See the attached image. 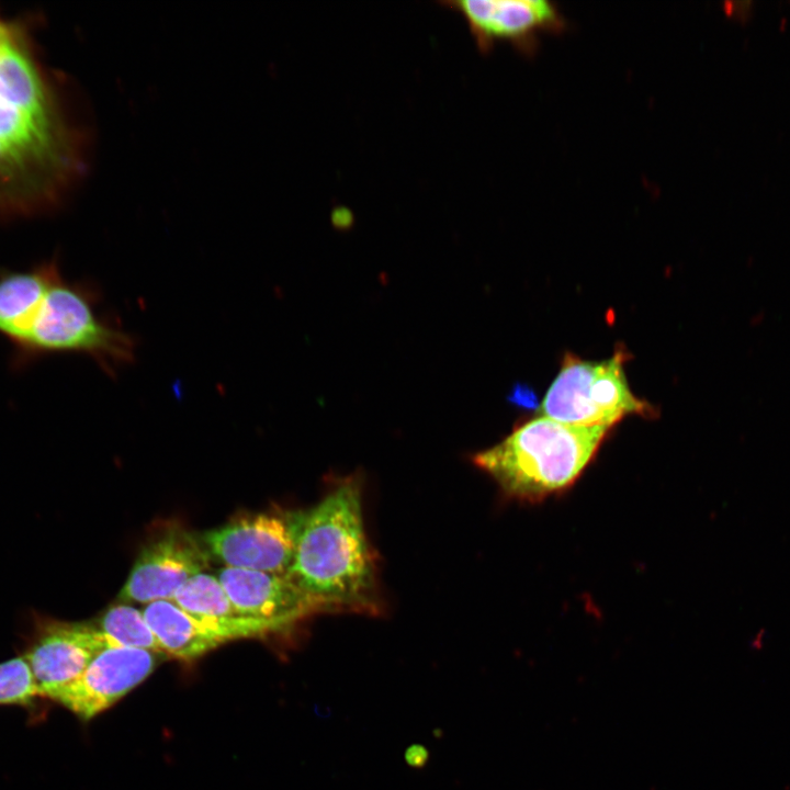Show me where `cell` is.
<instances>
[{"instance_id": "6da1fadb", "label": "cell", "mask_w": 790, "mask_h": 790, "mask_svg": "<svg viewBox=\"0 0 790 790\" xmlns=\"http://www.w3.org/2000/svg\"><path fill=\"white\" fill-rule=\"evenodd\" d=\"M374 563L364 532L361 489L350 479L302 510L287 576L321 611L374 606Z\"/></svg>"}, {"instance_id": "7a4b0ae2", "label": "cell", "mask_w": 790, "mask_h": 790, "mask_svg": "<svg viewBox=\"0 0 790 790\" xmlns=\"http://www.w3.org/2000/svg\"><path fill=\"white\" fill-rule=\"evenodd\" d=\"M100 294L89 281H69L63 272L53 281L20 341L11 347L9 364L23 371L56 354H83L106 374L135 359L136 340L99 311Z\"/></svg>"}, {"instance_id": "3957f363", "label": "cell", "mask_w": 790, "mask_h": 790, "mask_svg": "<svg viewBox=\"0 0 790 790\" xmlns=\"http://www.w3.org/2000/svg\"><path fill=\"white\" fill-rule=\"evenodd\" d=\"M606 426L569 425L542 416L474 456L508 495L540 500L573 484L591 461Z\"/></svg>"}, {"instance_id": "277c9868", "label": "cell", "mask_w": 790, "mask_h": 790, "mask_svg": "<svg viewBox=\"0 0 790 790\" xmlns=\"http://www.w3.org/2000/svg\"><path fill=\"white\" fill-rule=\"evenodd\" d=\"M623 362L622 352L600 362L567 353L542 403L543 416L610 428L627 415L648 413V405L631 392Z\"/></svg>"}, {"instance_id": "5b68a950", "label": "cell", "mask_w": 790, "mask_h": 790, "mask_svg": "<svg viewBox=\"0 0 790 790\" xmlns=\"http://www.w3.org/2000/svg\"><path fill=\"white\" fill-rule=\"evenodd\" d=\"M302 510L247 515L200 535L222 566L286 574L295 551Z\"/></svg>"}, {"instance_id": "8992f818", "label": "cell", "mask_w": 790, "mask_h": 790, "mask_svg": "<svg viewBox=\"0 0 790 790\" xmlns=\"http://www.w3.org/2000/svg\"><path fill=\"white\" fill-rule=\"evenodd\" d=\"M210 561L200 535L179 526L167 527L142 548L117 600L142 605L172 600L184 583L208 567Z\"/></svg>"}, {"instance_id": "52a82bcc", "label": "cell", "mask_w": 790, "mask_h": 790, "mask_svg": "<svg viewBox=\"0 0 790 790\" xmlns=\"http://www.w3.org/2000/svg\"><path fill=\"white\" fill-rule=\"evenodd\" d=\"M161 655L165 654L139 648L106 647L53 700L79 718L90 720L147 678Z\"/></svg>"}, {"instance_id": "ba28073f", "label": "cell", "mask_w": 790, "mask_h": 790, "mask_svg": "<svg viewBox=\"0 0 790 790\" xmlns=\"http://www.w3.org/2000/svg\"><path fill=\"white\" fill-rule=\"evenodd\" d=\"M143 612L161 652L181 659H195L236 639L281 632L270 622L247 617L227 620L198 618L172 600L147 603Z\"/></svg>"}, {"instance_id": "9c48e42d", "label": "cell", "mask_w": 790, "mask_h": 790, "mask_svg": "<svg viewBox=\"0 0 790 790\" xmlns=\"http://www.w3.org/2000/svg\"><path fill=\"white\" fill-rule=\"evenodd\" d=\"M441 4L463 18L482 53H488L498 41L529 50L538 32L562 26L557 9L548 0H460Z\"/></svg>"}, {"instance_id": "30bf717a", "label": "cell", "mask_w": 790, "mask_h": 790, "mask_svg": "<svg viewBox=\"0 0 790 790\" xmlns=\"http://www.w3.org/2000/svg\"><path fill=\"white\" fill-rule=\"evenodd\" d=\"M215 575L241 616L270 622L281 631L321 611L287 574L222 566Z\"/></svg>"}, {"instance_id": "8fae6325", "label": "cell", "mask_w": 790, "mask_h": 790, "mask_svg": "<svg viewBox=\"0 0 790 790\" xmlns=\"http://www.w3.org/2000/svg\"><path fill=\"white\" fill-rule=\"evenodd\" d=\"M114 646L97 628L84 624L52 622L26 653L40 696L53 699L77 679L94 656Z\"/></svg>"}, {"instance_id": "7c38bea8", "label": "cell", "mask_w": 790, "mask_h": 790, "mask_svg": "<svg viewBox=\"0 0 790 790\" xmlns=\"http://www.w3.org/2000/svg\"><path fill=\"white\" fill-rule=\"evenodd\" d=\"M61 273L57 258L25 269H0V336L20 341L53 281Z\"/></svg>"}, {"instance_id": "4fadbf2b", "label": "cell", "mask_w": 790, "mask_h": 790, "mask_svg": "<svg viewBox=\"0 0 790 790\" xmlns=\"http://www.w3.org/2000/svg\"><path fill=\"white\" fill-rule=\"evenodd\" d=\"M0 101L48 125L41 81L32 63L13 44L0 56Z\"/></svg>"}, {"instance_id": "5bb4252c", "label": "cell", "mask_w": 790, "mask_h": 790, "mask_svg": "<svg viewBox=\"0 0 790 790\" xmlns=\"http://www.w3.org/2000/svg\"><path fill=\"white\" fill-rule=\"evenodd\" d=\"M172 601L198 618L227 620L244 617L232 603L216 575L206 572L199 573L184 583Z\"/></svg>"}, {"instance_id": "9a60e30c", "label": "cell", "mask_w": 790, "mask_h": 790, "mask_svg": "<svg viewBox=\"0 0 790 790\" xmlns=\"http://www.w3.org/2000/svg\"><path fill=\"white\" fill-rule=\"evenodd\" d=\"M114 646L161 653L143 609L121 602L110 607L100 618L99 628Z\"/></svg>"}, {"instance_id": "2e32d148", "label": "cell", "mask_w": 790, "mask_h": 790, "mask_svg": "<svg viewBox=\"0 0 790 790\" xmlns=\"http://www.w3.org/2000/svg\"><path fill=\"white\" fill-rule=\"evenodd\" d=\"M48 135V125L0 101V139L18 156L29 149L45 148Z\"/></svg>"}, {"instance_id": "e0dca14e", "label": "cell", "mask_w": 790, "mask_h": 790, "mask_svg": "<svg viewBox=\"0 0 790 790\" xmlns=\"http://www.w3.org/2000/svg\"><path fill=\"white\" fill-rule=\"evenodd\" d=\"M40 690L25 656L0 664V704H27Z\"/></svg>"}, {"instance_id": "ac0fdd59", "label": "cell", "mask_w": 790, "mask_h": 790, "mask_svg": "<svg viewBox=\"0 0 790 790\" xmlns=\"http://www.w3.org/2000/svg\"><path fill=\"white\" fill-rule=\"evenodd\" d=\"M509 400L524 408H534L538 404L534 392L530 387L521 384H517L512 388Z\"/></svg>"}, {"instance_id": "d6986e66", "label": "cell", "mask_w": 790, "mask_h": 790, "mask_svg": "<svg viewBox=\"0 0 790 790\" xmlns=\"http://www.w3.org/2000/svg\"><path fill=\"white\" fill-rule=\"evenodd\" d=\"M12 45L9 30L0 22V56Z\"/></svg>"}, {"instance_id": "ffe728a7", "label": "cell", "mask_w": 790, "mask_h": 790, "mask_svg": "<svg viewBox=\"0 0 790 790\" xmlns=\"http://www.w3.org/2000/svg\"><path fill=\"white\" fill-rule=\"evenodd\" d=\"M16 157L19 156L0 139V163Z\"/></svg>"}]
</instances>
